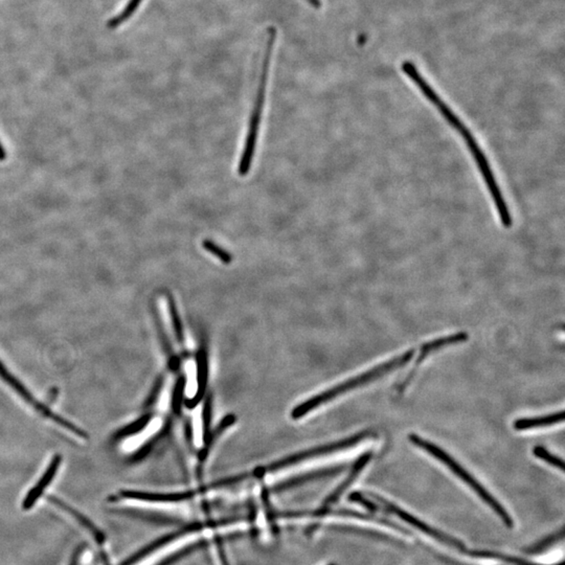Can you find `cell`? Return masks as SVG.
Segmentation results:
<instances>
[{
  "instance_id": "6da1fadb",
  "label": "cell",
  "mask_w": 565,
  "mask_h": 565,
  "mask_svg": "<svg viewBox=\"0 0 565 565\" xmlns=\"http://www.w3.org/2000/svg\"><path fill=\"white\" fill-rule=\"evenodd\" d=\"M402 70L417 85L418 88L425 95L426 99L440 112L443 117L448 121L449 125L452 126V128H454L462 136L463 140H465L467 147H468L469 151H470L471 155L473 157V159H474L475 164H477V168H479V172H481V176H483L484 181L487 185L488 191H489L490 195L493 199L494 206H496L498 216L500 218V222H502L505 228L511 227L512 225H513V220H512L511 213H510L508 206H507L506 200L503 196L502 190L500 189V185L496 181L493 171L491 169V166H490L485 153L481 150L479 142L475 140L470 130L460 121V117L453 112V110L443 101L442 98L436 93V91L428 84L427 81L421 76V74L418 72L417 67L413 63L408 61L403 62Z\"/></svg>"
},
{
  "instance_id": "7a4b0ae2",
  "label": "cell",
  "mask_w": 565,
  "mask_h": 565,
  "mask_svg": "<svg viewBox=\"0 0 565 565\" xmlns=\"http://www.w3.org/2000/svg\"><path fill=\"white\" fill-rule=\"evenodd\" d=\"M413 354H415L413 350H409V351L405 352L404 354L399 356V357L393 358V359L389 360V361L385 362V364H379V366H375L374 368H371L368 372L362 373V374L358 375V376L354 377V378L349 379V380L345 381V383H340V385H336V387H332V389L319 394V395L312 397V398L309 399L306 402L302 403V404L296 406L295 408L293 409V411H292V417H293L294 419H300V418L304 417L305 415L310 413L313 409L317 408V407L321 406V405L329 402L330 400H333V399L343 395V394L347 393V392L357 389V387H362V385H368V383H372V381L377 380V379L380 378V377L389 374L390 372H393L396 368H401V366L408 364L411 358H413Z\"/></svg>"
},
{
  "instance_id": "3957f363",
  "label": "cell",
  "mask_w": 565,
  "mask_h": 565,
  "mask_svg": "<svg viewBox=\"0 0 565 565\" xmlns=\"http://www.w3.org/2000/svg\"><path fill=\"white\" fill-rule=\"evenodd\" d=\"M277 39V29L274 27L268 29L267 46H266L265 56H264L263 65H262L261 80H260L259 91L255 99V107L249 121L248 132L245 140L244 149L241 155L240 164L238 166V173L240 176L248 174L253 164L255 147H257L258 134H259L260 123H261L262 112H263L264 103H265L266 84H267L268 70H270V60H272V51Z\"/></svg>"
},
{
  "instance_id": "277c9868",
  "label": "cell",
  "mask_w": 565,
  "mask_h": 565,
  "mask_svg": "<svg viewBox=\"0 0 565 565\" xmlns=\"http://www.w3.org/2000/svg\"><path fill=\"white\" fill-rule=\"evenodd\" d=\"M409 441H411L415 446L427 451L430 456H434L437 460H440L442 464H444L449 470L452 471V472L458 477V479H462L464 483H466L490 508L493 510V511L502 518L503 521H504V524H506L507 526L513 528V519H512L511 516L509 515L506 509L500 504V502L496 500V498L491 496V493H490L486 488H484V486L481 485L479 481L474 479V477H472L464 467L460 466V465L458 464L453 458H451L446 451H443L442 448L437 446L434 443L430 442V441L425 440V439L420 438L418 434H411V436H409Z\"/></svg>"
},
{
  "instance_id": "5b68a950",
  "label": "cell",
  "mask_w": 565,
  "mask_h": 565,
  "mask_svg": "<svg viewBox=\"0 0 565 565\" xmlns=\"http://www.w3.org/2000/svg\"><path fill=\"white\" fill-rule=\"evenodd\" d=\"M373 436H374V434L371 430H366V432L354 434L351 438L343 439V440L331 443V444L323 445V446L314 447V448L308 449V451H302L300 453L292 454V456L282 458L278 462L272 463L265 469H258L255 473L258 475H262L265 472H274V471L281 470V469L286 468V467L293 466V465L310 460V458L327 456V454L334 453L336 451H345V449L355 446L358 443L366 440V439L372 438Z\"/></svg>"
},
{
  "instance_id": "8992f818",
  "label": "cell",
  "mask_w": 565,
  "mask_h": 565,
  "mask_svg": "<svg viewBox=\"0 0 565 565\" xmlns=\"http://www.w3.org/2000/svg\"><path fill=\"white\" fill-rule=\"evenodd\" d=\"M368 496H370L372 500H375V503H376L377 505L383 507V509L387 510L390 513L400 518L403 521L415 526L416 529L421 531L424 534L432 537V538L436 539V540L441 541V543L448 545V547H452V549L458 550V551L460 552H466V547H465L462 541L458 540V539L451 537V535L445 534V533L441 532V531L428 526L425 522L421 521L419 518L407 513L404 510L400 509L399 507L395 506V505L392 504V503L387 502L385 498H380V496H377V494L368 493Z\"/></svg>"
},
{
  "instance_id": "52a82bcc",
  "label": "cell",
  "mask_w": 565,
  "mask_h": 565,
  "mask_svg": "<svg viewBox=\"0 0 565 565\" xmlns=\"http://www.w3.org/2000/svg\"><path fill=\"white\" fill-rule=\"evenodd\" d=\"M225 524H227V520L226 519L212 520V521L204 522V524L196 522V524H187V526H183V528L178 529V530L174 531V532L169 533V534L165 535V536L157 539V540L153 541L152 543L147 545V547H142L140 552L134 554V555H132L131 557L128 558V559L125 560V561H124L121 565L138 564V562L142 561V560H144L145 558L150 556L151 554L154 553V552L157 551V550L161 549V547L169 545L170 543L176 540V539L180 538V537L185 536V535L191 534V533L194 532H198V531H201L206 528H214V526H225Z\"/></svg>"
},
{
  "instance_id": "ba28073f",
  "label": "cell",
  "mask_w": 565,
  "mask_h": 565,
  "mask_svg": "<svg viewBox=\"0 0 565 565\" xmlns=\"http://www.w3.org/2000/svg\"><path fill=\"white\" fill-rule=\"evenodd\" d=\"M467 339H468V334H467L466 332H460V333L452 334L451 336H445V338L434 339V340L430 341V343L422 345L421 350H420L419 356H418L417 361L415 362V366H413V370H411V373L407 375V377L404 379V381L401 383L400 387H399V391L402 392L403 390L406 389L407 385H408V383H411V379H413V375H415L416 372H417L420 364L424 361V359H425V358L427 357L430 353L437 351V350L442 349V347H448V345L464 343V341H466Z\"/></svg>"
},
{
  "instance_id": "9c48e42d",
  "label": "cell",
  "mask_w": 565,
  "mask_h": 565,
  "mask_svg": "<svg viewBox=\"0 0 565 565\" xmlns=\"http://www.w3.org/2000/svg\"><path fill=\"white\" fill-rule=\"evenodd\" d=\"M202 489L191 490V491L177 492V493H148V492L140 491H123L121 493V498L127 500H140V502L148 503H178L182 500H190L197 494L201 493Z\"/></svg>"
},
{
  "instance_id": "30bf717a",
  "label": "cell",
  "mask_w": 565,
  "mask_h": 565,
  "mask_svg": "<svg viewBox=\"0 0 565 565\" xmlns=\"http://www.w3.org/2000/svg\"><path fill=\"white\" fill-rule=\"evenodd\" d=\"M371 458H372V452H366V453L362 454L359 458H358L357 462L354 464L353 468H352L351 472H350L349 477L334 490L333 493L330 494V496H328L326 498L325 503H324L323 506H321V510H327L329 509L330 507L333 506V505L336 504V502L341 498L343 493H345V490L352 485V484L355 481V479H357L358 475L361 473V471L364 470V467L368 464V462L371 460Z\"/></svg>"
},
{
  "instance_id": "8fae6325",
  "label": "cell",
  "mask_w": 565,
  "mask_h": 565,
  "mask_svg": "<svg viewBox=\"0 0 565 565\" xmlns=\"http://www.w3.org/2000/svg\"><path fill=\"white\" fill-rule=\"evenodd\" d=\"M60 464H61V458H60V456H54L52 462H51L50 466H48V470L42 475L39 483L27 493V498H25V502H23V508L31 509L32 507L36 504V502L41 498L44 490L48 488V486L50 485L51 481H53L55 475H56Z\"/></svg>"
},
{
  "instance_id": "7c38bea8",
  "label": "cell",
  "mask_w": 565,
  "mask_h": 565,
  "mask_svg": "<svg viewBox=\"0 0 565 565\" xmlns=\"http://www.w3.org/2000/svg\"><path fill=\"white\" fill-rule=\"evenodd\" d=\"M564 420V411H561L559 413H550V415L540 416V417L524 418V419L521 418L514 422L513 426L518 432H524V430L555 425V424L561 423Z\"/></svg>"
},
{
  "instance_id": "4fadbf2b",
  "label": "cell",
  "mask_w": 565,
  "mask_h": 565,
  "mask_svg": "<svg viewBox=\"0 0 565 565\" xmlns=\"http://www.w3.org/2000/svg\"><path fill=\"white\" fill-rule=\"evenodd\" d=\"M345 467L338 466L332 467V468L323 469V470L313 471V472L305 473L300 477H294V479H288V481H283L279 484L274 488V491H284V490L290 489V488L296 487V486L304 485L305 483L308 481H314V479H324V477H329L331 475L338 474L341 471H343Z\"/></svg>"
},
{
  "instance_id": "5bb4252c",
  "label": "cell",
  "mask_w": 565,
  "mask_h": 565,
  "mask_svg": "<svg viewBox=\"0 0 565 565\" xmlns=\"http://www.w3.org/2000/svg\"><path fill=\"white\" fill-rule=\"evenodd\" d=\"M50 500L53 503V504L56 505L57 507H59L60 509L63 510V511L65 512V513H67L68 515L74 517V520H77V521H78L79 524L83 526V528L86 529V530L91 533V536L93 537V539H95L97 543H99L100 545H102V543H104V540H105V536H104L103 533H102L101 531L98 530V529L93 526V522L89 521V520L87 519L86 517H84L82 514L79 513V512H77L76 510L70 508L69 506L64 504L63 502L58 500V498H51Z\"/></svg>"
},
{
  "instance_id": "9a60e30c",
  "label": "cell",
  "mask_w": 565,
  "mask_h": 565,
  "mask_svg": "<svg viewBox=\"0 0 565 565\" xmlns=\"http://www.w3.org/2000/svg\"><path fill=\"white\" fill-rule=\"evenodd\" d=\"M197 366V379L198 391L194 398L187 401V405L189 407H194L197 405L204 398V391H206V379H208V362H206V351L201 350L198 354Z\"/></svg>"
},
{
  "instance_id": "2e32d148",
  "label": "cell",
  "mask_w": 565,
  "mask_h": 565,
  "mask_svg": "<svg viewBox=\"0 0 565 565\" xmlns=\"http://www.w3.org/2000/svg\"><path fill=\"white\" fill-rule=\"evenodd\" d=\"M234 422V416H228L226 417L222 422H221L220 425L214 430L212 434H208L206 439H204V447L201 451H200L199 458L200 460H204V458H206L208 456V451H210L211 447L213 446L214 444L215 441L219 438L221 434L228 427V426L232 425V423Z\"/></svg>"
},
{
  "instance_id": "e0dca14e",
  "label": "cell",
  "mask_w": 565,
  "mask_h": 565,
  "mask_svg": "<svg viewBox=\"0 0 565 565\" xmlns=\"http://www.w3.org/2000/svg\"><path fill=\"white\" fill-rule=\"evenodd\" d=\"M142 0H130L127 6H126V8H124L123 12L109 21L108 27H109L110 29H117V27H119L121 23L127 21L128 19L133 15V13L135 12L136 8L142 4Z\"/></svg>"
},
{
  "instance_id": "ac0fdd59",
  "label": "cell",
  "mask_w": 565,
  "mask_h": 565,
  "mask_svg": "<svg viewBox=\"0 0 565 565\" xmlns=\"http://www.w3.org/2000/svg\"><path fill=\"white\" fill-rule=\"evenodd\" d=\"M151 418H152V415H151V413L142 416V418L136 420V421H134L133 423L129 424V425L126 426V427L123 428V430H119V434H117V437H119V438H121V437H129L132 436V434H138V432H142V430H144L147 425H148L149 422L151 421Z\"/></svg>"
},
{
  "instance_id": "d6986e66",
  "label": "cell",
  "mask_w": 565,
  "mask_h": 565,
  "mask_svg": "<svg viewBox=\"0 0 565 565\" xmlns=\"http://www.w3.org/2000/svg\"><path fill=\"white\" fill-rule=\"evenodd\" d=\"M202 247H204L206 251H208V253H212L214 255L215 257L218 258L223 264H230L232 262V253H228L227 251H225V248L219 246L217 245L216 243L213 242L211 240H204L202 241Z\"/></svg>"
},
{
  "instance_id": "ffe728a7",
  "label": "cell",
  "mask_w": 565,
  "mask_h": 565,
  "mask_svg": "<svg viewBox=\"0 0 565 565\" xmlns=\"http://www.w3.org/2000/svg\"><path fill=\"white\" fill-rule=\"evenodd\" d=\"M534 454L536 458H541V460H545L547 464L552 465V466L555 467V468L559 469V470L561 471L564 470V460L558 458V456L552 454L551 452L545 449V447H535Z\"/></svg>"
},
{
  "instance_id": "44dd1931",
  "label": "cell",
  "mask_w": 565,
  "mask_h": 565,
  "mask_svg": "<svg viewBox=\"0 0 565 565\" xmlns=\"http://www.w3.org/2000/svg\"><path fill=\"white\" fill-rule=\"evenodd\" d=\"M168 306H169L171 319H172L173 325H174L177 338H178L179 341H183L182 326H181V321L179 319L178 311H177L174 298H171L170 295L168 296Z\"/></svg>"
},
{
  "instance_id": "7402d4cb",
  "label": "cell",
  "mask_w": 565,
  "mask_h": 565,
  "mask_svg": "<svg viewBox=\"0 0 565 565\" xmlns=\"http://www.w3.org/2000/svg\"><path fill=\"white\" fill-rule=\"evenodd\" d=\"M185 377H180V378H179L178 380H177L176 385H175L174 387V392H173L172 405H173V409H174L175 413H179V409H180L181 400H182L183 390H185Z\"/></svg>"
},
{
  "instance_id": "603a6c76",
  "label": "cell",
  "mask_w": 565,
  "mask_h": 565,
  "mask_svg": "<svg viewBox=\"0 0 565 565\" xmlns=\"http://www.w3.org/2000/svg\"><path fill=\"white\" fill-rule=\"evenodd\" d=\"M211 417H212V404H211V400H208L206 401V405H204V416H202V418H204V439H206L208 434Z\"/></svg>"
},
{
  "instance_id": "cb8c5ba5",
  "label": "cell",
  "mask_w": 565,
  "mask_h": 565,
  "mask_svg": "<svg viewBox=\"0 0 565 565\" xmlns=\"http://www.w3.org/2000/svg\"><path fill=\"white\" fill-rule=\"evenodd\" d=\"M161 387H163V378H159L157 380V385H155L154 389H153L152 393H151L150 397H149L148 400H147V406H151V405L154 404L155 400H157V397L159 396V393H161Z\"/></svg>"
},
{
  "instance_id": "d4e9b609",
  "label": "cell",
  "mask_w": 565,
  "mask_h": 565,
  "mask_svg": "<svg viewBox=\"0 0 565 565\" xmlns=\"http://www.w3.org/2000/svg\"><path fill=\"white\" fill-rule=\"evenodd\" d=\"M306 1H308L315 8H319L321 6V0H306Z\"/></svg>"
},
{
  "instance_id": "484cf974",
  "label": "cell",
  "mask_w": 565,
  "mask_h": 565,
  "mask_svg": "<svg viewBox=\"0 0 565 565\" xmlns=\"http://www.w3.org/2000/svg\"><path fill=\"white\" fill-rule=\"evenodd\" d=\"M4 157H6V153H4V149L0 145V161H4Z\"/></svg>"
},
{
  "instance_id": "4316f807",
  "label": "cell",
  "mask_w": 565,
  "mask_h": 565,
  "mask_svg": "<svg viewBox=\"0 0 565 565\" xmlns=\"http://www.w3.org/2000/svg\"><path fill=\"white\" fill-rule=\"evenodd\" d=\"M329 565H335V564H329Z\"/></svg>"
}]
</instances>
